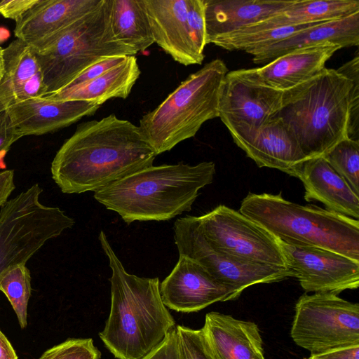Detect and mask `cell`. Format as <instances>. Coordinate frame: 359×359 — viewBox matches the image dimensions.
Masks as SVG:
<instances>
[{"label": "cell", "mask_w": 359, "mask_h": 359, "mask_svg": "<svg viewBox=\"0 0 359 359\" xmlns=\"http://www.w3.org/2000/svg\"><path fill=\"white\" fill-rule=\"evenodd\" d=\"M103 0H39L16 21L14 34L36 49L96 9Z\"/></svg>", "instance_id": "cell-17"}, {"label": "cell", "mask_w": 359, "mask_h": 359, "mask_svg": "<svg viewBox=\"0 0 359 359\" xmlns=\"http://www.w3.org/2000/svg\"><path fill=\"white\" fill-rule=\"evenodd\" d=\"M340 46L326 44L294 50L261 67L251 68L252 74L266 85L285 91L320 73L326 62Z\"/></svg>", "instance_id": "cell-22"}, {"label": "cell", "mask_w": 359, "mask_h": 359, "mask_svg": "<svg viewBox=\"0 0 359 359\" xmlns=\"http://www.w3.org/2000/svg\"><path fill=\"white\" fill-rule=\"evenodd\" d=\"M322 157L359 195V141L346 137Z\"/></svg>", "instance_id": "cell-30"}, {"label": "cell", "mask_w": 359, "mask_h": 359, "mask_svg": "<svg viewBox=\"0 0 359 359\" xmlns=\"http://www.w3.org/2000/svg\"><path fill=\"white\" fill-rule=\"evenodd\" d=\"M276 117L294 137L306 160L323 156L341 140L358 139L359 76L349 79L325 67L283 91Z\"/></svg>", "instance_id": "cell-2"}, {"label": "cell", "mask_w": 359, "mask_h": 359, "mask_svg": "<svg viewBox=\"0 0 359 359\" xmlns=\"http://www.w3.org/2000/svg\"><path fill=\"white\" fill-rule=\"evenodd\" d=\"M181 359H217L203 330L177 325Z\"/></svg>", "instance_id": "cell-31"}, {"label": "cell", "mask_w": 359, "mask_h": 359, "mask_svg": "<svg viewBox=\"0 0 359 359\" xmlns=\"http://www.w3.org/2000/svg\"><path fill=\"white\" fill-rule=\"evenodd\" d=\"M110 15L111 0H103L96 9L33 49L43 76L44 96L64 89L103 58L137 53L114 37Z\"/></svg>", "instance_id": "cell-7"}, {"label": "cell", "mask_w": 359, "mask_h": 359, "mask_svg": "<svg viewBox=\"0 0 359 359\" xmlns=\"http://www.w3.org/2000/svg\"><path fill=\"white\" fill-rule=\"evenodd\" d=\"M202 329L217 359H265L254 322L213 311L205 315Z\"/></svg>", "instance_id": "cell-21"}, {"label": "cell", "mask_w": 359, "mask_h": 359, "mask_svg": "<svg viewBox=\"0 0 359 359\" xmlns=\"http://www.w3.org/2000/svg\"><path fill=\"white\" fill-rule=\"evenodd\" d=\"M127 56L114 55L103 58L95 62L79 74L64 89L74 88L95 79L113 67L122 62Z\"/></svg>", "instance_id": "cell-34"}, {"label": "cell", "mask_w": 359, "mask_h": 359, "mask_svg": "<svg viewBox=\"0 0 359 359\" xmlns=\"http://www.w3.org/2000/svg\"><path fill=\"white\" fill-rule=\"evenodd\" d=\"M239 212L287 245L333 251L359 261V221L278 194L249 193Z\"/></svg>", "instance_id": "cell-5"}, {"label": "cell", "mask_w": 359, "mask_h": 359, "mask_svg": "<svg viewBox=\"0 0 359 359\" xmlns=\"http://www.w3.org/2000/svg\"><path fill=\"white\" fill-rule=\"evenodd\" d=\"M359 12L358 0H294L283 11L255 24L236 30L250 32L288 25L337 20Z\"/></svg>", "instance_id": "cell-26"}, {"label": "cell", "mask_w": 359, "mask_h": 359, "mask_svg": "<svg viewBox=\"0 0 359 359\" xmlns=\"http://www.w3.org/2000/svg\"><path fill=\"white\" fill-rule=\"evenodd\" d=\"M14 174L13 170L0 172V208L15 189Z\"/></svg>", "instance_id": "cell-39"}, {"label": "cell", "mask_w": 359, "mask_h": 359, "mask_svg": "<svg viewBox=\"0 0 359 359\" xmlns=\"http://www.w3.org/2000/svg\"><path fill=\"white\" fill-rule=\"evenodd\" d=\"M228 72L222 60L210 61L142 116L138 127L156 156L194 137L205 122L218 117L220 88Z\"/></svg>", "instance_id": "cell-6"}, {"label": "cell", "mask_w": 359, "mask_h": 359, "mask_svg": "<svg viewBox=\"0 0 359 359\" xmlns=\"http://www.w3.org/2000/svg\"><path fill=\"white\" fill-rule=\"evenodd\" d=\"M156 156L138 126L111 114L78 125L56 153L50 171L64 194L95 192L153 165Z\"/></svg>", "instance_id": "cell-1"}, {"label": "cell", "mask_w": 359, "mask_h": 359, "mask_svg": "<svg viewBox=\"0 0 359 359\" xmlns=\"http://www.w3.org/2000/svg\"><path fill=\"white\" fill-rule=\"evenodd\" d=\"M42 188L32 185L0 208V275L27 262L45 245L74 225L57 207L40 201Z\"/></svg>", "instance_id": "cell-8"}, {"label": "cell", "mask_w": 359, "mask_h": 359, "mask_svg": "<svg viewBox=\"0 0 359 359\" xmlns=\"http://www.w3.org/2000/svg\"><path fill=\"white\" fill-rule=\"evenodd\" d=\"M39 0H1L0 13L6 18L18 21Z\"/></svg>", "instance_id": "cell-37"}, {"label": "cell", "mask_w": 359, "mask_h": 359, "mask_svg": "<svg viewBox=\"0 0 359 359\" xmlns=\"http://www.w3.org/2000/svg\"><path fill=\"white\" fill-rule=\"evenodd\" d=\"M326 44H334L341 48L358 46L359 12L343 18L316 24L248 53L253 56L255 64L266 65L294 50Z\"/></svg>", "instance_id": "cell-19"}, {"label": "cell", "mask_w": 359, "mask_h": 359, "mask_svg": "<svg viewBox=\"0 0 359 359\" xmlns=\"http://www.w3.org/2000/svg\"><path fill=\"white\" fill-rule=\"evenodd\" d=\"M308 359V358H307Z\"/></svg>", "instance_id": "cell-43"}, {"label": "cell", "mask_w": 359, "mask_h": 359, "mask_svg": "<svg viewBox=\"0 0 359 359\" xmlns=\"http://www.w3.org/2000/svg\"><path fill=\"white\" fill-rule=\"evenodd\" d=\"M162 301L178 312H196L217 302L234 300L232 292L201 265L180 255L170 274L160 284Z\"/></svg>", "instance_id": "cell-14"}, {"label": "cell", "mask_w": 359, "mask_h": 359, "mask_svg": "<svg viewBox=\"0 0 359 359\" xmlns=\"http://www.w3.org/2000/svg\"><path fill=\"white\" fill-rule=\"evenodd\" d=\"M0 291L10 302L21 328L27 325V306L31 294V275L26 265L11 267L0 275Z\"/></svg>", "instance_id": "cell-29"}, {"label": "cell", "mask_w": 359, "mask_h": 359, "mask_svg": "<svg viewBox=\"0 0 359 359\" xmlns=\"http://www.w3.org/2000/svg\"><path fill=\"white\" fill-rule=\"evenodd\" d=\"M198 220L217 251L242 263L286 268L278 240L239 211L219 205Z\"/></svg>", "instance_id": "cell-11"}, {"label": "cell", "mask_w": 359, "mask_h": 359, "mask_svg": "<svg viewBox=\"0 0 359 359\" xmlns=\"http://www.w3.org/2000/svg\"><path fill=\"white\" fill-rule=\"evenodd\" d=\"M292 176L302 181L306 201L320 202L330 211L358 220L359 196L323 157L306 160Z\"/></svg>", "instance_id": "cell-18"}, {"label": "cell", "mask_w": 359, "mask_h": 359, "mask_svg": "<svg viewBox=\"0 0 359 359\" xmlns=\"http://www.w3.org/2000/svg\"><path fill=\"white\" fill-rule=\"evenodd\" d=\"M187 20L196 47L204 54L207 40L203 0H187Z\"/></svg>", "instance_id": "cell-33"}, {"label": "cell", "mask_w": 359, "mask_h": 359, "mask_svg": "<svg viewBox=\"0 0 359 359\" xmlns=\"http://www.w3.org/2000/svg\"><path fill=\"white\" fill-rule=\"evenodd\" d=\"M285 266L306 292L336 294L359 286V261L328 250L278 241Z\"/></svg>", "instance_id": "cell-13"}, {"label": "cell", "mask_w": 359, "mask_h": 359, "mask_svg": "<svg viewBox=\"0 0 359 359\" xmlns=\"http://www.w3.org/2000/svg\"><path fill=\"white\" fill-rule=\"evenodd\" d=\"M22 137L13 124L7 110L0 111V170L6 168L4 158L11 145Z\"/></svg>", "instance_id": "cell-35"}, {"label": "cell", "mask_w": 359, "mask_h": 359, "mask_svg": "<svg viewBox=\"0 0 359 359\" xmlns=\"http://www.w3.org/2000/svg\"><path fill=\"white\" fill-rule=\"evenodd\" d=\"M1 1V0H0Z\"/></svg>", "instance_id": "cell-44"}, {"label": "cell", "mask_w": 359, "mask_h": 359, "mask_svg": "<svg viewBox=\"0 0 359 359\" xmlns=\"http://www.w3.org/2000/svg\"><path fill=\"white\" fill-rule=\"evenodd\" d=\"M8 36L9 32L4 27H0V43L5 41Z\"/></svg>", "instance_id": "cell-41"}, {"label": "cell", "mask_w": 359, "mask_h": 359, "mask_svg": "<svg viewBox=\"0 0 359 359\" xmlns=\"http://www.w3.org/2000/svg\"><path fill=\"white\" fill-rule=\"evenodd\" d=\"M318 23L320 22L288 25L250 32H233L217 37L212 40L210 43H213L226 50H243L248 53L253 50L281 41L295 32Z\"/></svg>", "instance_id": "cell-28"}, {"label": "cell", "mask_w": 359, "mask_h": 359, "mask_svg": "<svg viewBox=\"0 0 359 359\" xmlns=\"http://www.w3.org/2000/svg\"><path fill=\"white\" fill-rule=\"evenodd\" d=\"M241 149L259 167L277 169L290 176L306 160L294 137L278 117L270 120Z\"/></svg>", "instance_id": "cell-24"}, {"label": "cell", "mask_w": 359, "mask_h": 359, "mask_svg": "<svg viewBox=\"0 0 359 359\" xmlns=\"http://www.w3.org/2000/svg\"><path fill=\"white\" fill-rule=\"evenodd\" d=\"M207 44L279 13L294 0H203Z\"/></svg>", "instance_id": "cell-23"}, {"label": "cell", "mask_w": 359, "mask_h": 359, "mask_svg": "<svg viewBox=\"0 0 359 359\" xmlns=\"http://www.w3.org/2000/svg\"><path fill=\"white\" fill-rule=\"evenodd\" d=\"M98 238L111 270V309L100 337L116 358L141 359L164 340L175 322L162 301L158 278L129 273L103 231Z\"/></svg>", "instance_id": "cell-3"}, {"label": "cell", "mask_w": 359, "mask_h": 359, "mask_svg": "<svg viewBox=\"0 0 359 359\" xmlns=\"http://www.w3.org/2000/svg\"><path fill=\"white\" fill-rule=\"evenodd\" d=\"M0 359H18V356L6 338L0 330Z\"/></svg>", "instance_id": "cell-40"}, {"label": "cell", "mask_w": 359, "mask_h": 359, "mask_svg": "<svg viewBox=\"0 0 359 359\" xmlns=\"http://www.w3.org/2000/svg\"><path fill=\"white\" fill-rule=\"evenodd\" d=\"M140 74L137 57L128 55L122 62L93 80L43 97L57 100H82L102 105L111 98H127Z\"/></svg>", "instance_id": "cell-25"}, {"label": "cell", "mask_w": 359, "mask_h": 359, "mask_svg": "<svg viewBox=\"0 0 359 359\" xmlns=\"http://www.w3.org/2000/svg\"><path fill=\"white\" fill-rule=\"evenodd\" d=\"M4 74L0 80V111L11 105L43 97L46 90L33 48L16 39L3 51Z\"/></svg>", "instance_id": "cell-20"}, {"label": "cell", "mask_w": 359, "mask_h": 359, "mask_svg": "<svg viewBox=\"0 0 359 359\" xmlns=\"http://www.w3.org/2000/svg\"><path fill=\"white\" fill-rule=\"evenodd\" d=\"M173 230L179 255L187 257L205 268L232 292L234 300L250 286L280 282L292 277L287 268L242 263L217 251L203 236L198 217L189 215L177 219Z\"/></svg>", "instance_id": "cell-12"}, {"label": "cell", "mask_w": 359, "mask_h": 359, "mask_svg": "<svg viewBox=\"0 0 359 359\" xmlns=\"http://www.w3.org/2000/svg\"><path fill=\"white\" fill-rule=\"evenodd\" d=\"M141 359H181L176 326L159 345Z\"/></svg>", "instance_id": "cell-36"}, {"label": "cell", "mask_w": 359, "mask_h": 359, "mask_svg": "<svg viewBox=\"0 0 359 359\" xmlns=\"http://www.w3.org/2000/svg\"><path fill=\"white\" fill-rule=\"evenodd\" d=\"M154 43L184 66L201 65L187 20V0H144Z\"/></svg>", "instance_id": "cell-15"}, {"label": "cell", "mask_w": 359, "mask_h": 359, "mask_svg": "<svg viewBox=\"0 0 359 359\" xmlns=\"http://www.w3.org/2000/svg\"><path fill=\"white\" fill-rule=\"evenodd\" d=\"M101 105L82 100L30 98L6 110L21 137L41 135L69 126L94 114Z\"/></svg>", "instance_id": "cell-16"}, {"label": "cell", "mask_w": 359, "mask_h": 359, "mask_svg": "<svg viewBox=\"0 0 359 359\" xmlns=\"http://www.w3.org/2000/svg\"><path fill=\"white\" fill-rule=\"evenodd\" d=\"M90 338L69 339L46 351L39 359H100Z\"/></svg>", "instance_id": "cell-32"}, {"label": "cell", "mask_w": 359, "mask_h": 359, "mask_svg": "<svg viewBox=\"0 0 359 359\" xmlns=\"http://www.w3.org/2000/svg\"><path fill=\"white\" fill-rule=\"evenodd\" d=\"M110 20L114 37L137 53L154 43L144 0H111Z\"/></svg>", "instance_id": "cell-27"}, {"label": "cell", "mask_w": 359, "mask_h": 359, "mask_svg": "<svg viewBox=\"0 0 359 359\" xmlns=\"http://www.w3.org/2000/svg\"><path fill=\"white\" fill-rule=\"evenodd\" d=\"M283 96V91L260 81L250 69L228 72L220 88L218 117L241 148L276 117Z\"/></svg>", "instance_id": "cell-10"}, {"label": "cell", "mask_w": 359, "mask_h": 359, "mask_svg": "<svg viewBox=\"0 0 359 359\" xmlns=\"http://www.w3.org/2000/svg\"><path fill=\"white\" fill-rule=\"evenodd\" d=\"M4 49L0 46V80L1 79L4 74V57H3Z\"/></svg>", "instance_id": "cell-42"}, {"label": "cell", "mask_w": 359, "mask_h": 359, "mask_svg": "<svg viewBox=\"0 0 359 359\" xmlns=\"http://www.w3.org/2000/svg\"><path fill=\"white\" fill-rule=\"evenodd\" d=\"M215 175L212 161L153 165L95 191L94 198L127 224L167 221L190 211Z\"/></svg>", "instance_id": "cell-4"}, {"label": "cell", "mask_w": 359, "mask_h": 359, "mask_svg": "<svg viewBox=\"0 0 359 359\" xmlns=\"http://www.w3.org/2000/svg\"><path fill=\"white\" fill-rule=\"evenodd\" d=\"M308 359H359V345L312 354Z\"/></svg>", "instance_id": "cell-38"}, {"label": "cell", "mask_w": 359, "mask_h": 359, "mask_svg": "<svg viewBox=\"0 0 359 359\" xmlns=\"http://www.w3.org/2000/svg\"><path fill=\"white\" fill-rule=\"evenodd\" d=\"M290 335L317 354L359 345V304L330 292L302 295L295 304Z\"/></svg>", "instance_id": "cell-9"}]
</instances>
